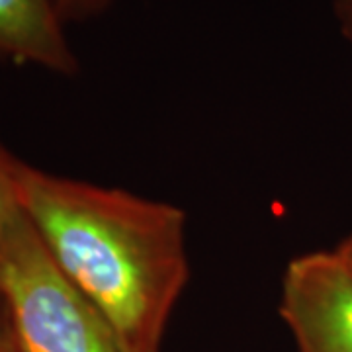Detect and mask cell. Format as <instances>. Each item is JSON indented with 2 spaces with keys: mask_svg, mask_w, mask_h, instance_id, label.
<instances>
[{
  "mask_svg": "<svg viewBox=\"0 0 352 352\" xmlns=\"http://www.w3.org/2000/svg\"><path fill=\"white\" fill-rule=\"evenodd\" d=\"M6 352H20V351H18V346H16V342H14L12 346H10V349H8Z\"/></svg>",
  "mask_w": 352,
  "mask_h": 352,
  "instance_id": "30bf717a",
  "label": "cell"
},
{
  "mask_svg": "<svg viewBox=\"0 0 352 352\" xmlns=\"http://www.w3.org/2000/svg\"><path fill=\"white\" fill-rule=\"evenodd\" d=\"M55 2L63 24H71V22H85L100 16L113 0H55Z\"/></svg>",
  "mask_w": 352,
  "mask_h": 352,
  "instance_id": "8992f818",
  "label": "cell"
},
{
  "mask_svg": "<svg viewBox=\"0 0 352 352\" xmlns=\"http://www.w3.org/2000/svg\"><path fill=\"white\" fill-rule=\"evenodd\" d=\"M0 296L20 352H131L61 274L24 212L0 243Z\"/></svg>",
  "mask_w": 352,
  "mask_h": 352,
  "instance_id": "7a4b0ae2",
  "label": "cell"
},
{
  "mask_svg": "<svg viewBox=\"0 0 352 352\" xmlns=\"http://www.w3.org/2000/svg\"><path fill=\"white\" fill-rule=\"evenodd\" d=\"M20 168L22 161L0 143V243L22 217Z\"/></svg>",
  "mask_w": 352,
  "mask_h": 352,
  "instance_id": "5b68a950",
  "label": "cell"
},
{
  "mask_svg": "<svg viewBox=\"0 0 352 352\" xmlns=\"http://www.w3.org/2000/svg\"><path fill=\"white\" fill-rule=\"evenodd\" d=\"M333 14L339 24L340 36L352 45V0H335Z\"/></svg>",
  "mask_w": 352,
  "mask_h": 352,
  "instance_id": "52a82bcc",
  "label": "cell"
},
{
  "mask_svg": "<svg viewBox=\"0 0 352 352\" xmlns=\"http://www.w3.org/2000/svg\"><path fill=\"white\" fill-rule=\"evenodd\" d=\"M0 59L65 76L78 73L55 0H0Z\"/></svg>",
  "mask_w": 352,
  "mask_h": 352,
  "instance_id": "277c9868",
  "label": "cell"
},
{
  "mask_svg": "<svg viewBox=\"0 0 352 352\" xmlns=\"http://www.w3.org/2000/svg\"><path fill=\"white\" fill-rule=\"evenodd\" d=\"M14 344V333L12 325H10V317H8V309L6 303L0 296V352H6Z\"/></svg>",
  "mask_w": 352,
  "mask_h": 352,
  "instance_id": "ba28073f",
  "label": "cell"
},
{
  "mask_svg": "<svg viewBox=\"0 0 352 352\" xmlns=\"http://www.w3.org/2000/svg\"><path fill=\"white\" fill-rule=\"evenodd\" d=\"M20 204L51 261L127 349L161 351L190 274L184 212L25 163Z\"/></svg>",
  "mask_w": 352,
  "mask_h": 352,
  "instance_id": "6da1fadb",
  "label": "cell"
},
{
  "mask_svg": "<svg viewBox=\"0 0 352 352\" xmlns=\"http://www.w3.org/2000/svg\"><path fill=\"white\" fill-rule=\"evenodd\" d=\"M335 252H337V256L342 261V264L352 272V233L346 239L340 241L339 247L335 249Z\"/></svg>",
  "mask_w": 352,
  "mask_h": 352,
  "instance_id": "9c48e42d",
  "label": "cell"
},
{
  "mask_svg": "<svg viewBox=\"0 0 352 352\" xmlns=\"http://www.w3.org/2000/svg\"><path fill=\"white\" fill-rule=\"evenodd\" d=\"M280 314L298 352H352V272L337 252H307L286 266Z\"/></svg>",
  "mask_w": 352,
  "mask_h": 352,
  "instance_id": "3957f363",
  "label": "cell"
}]
</instances>
